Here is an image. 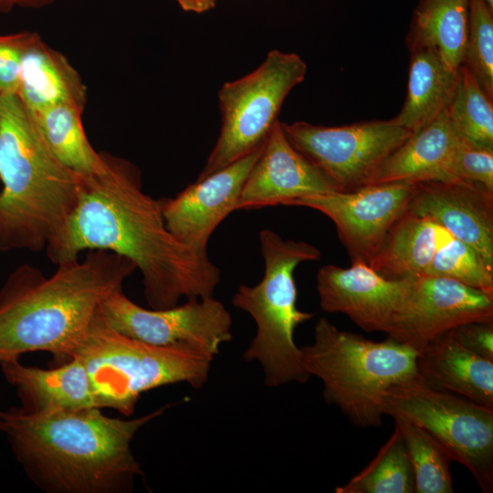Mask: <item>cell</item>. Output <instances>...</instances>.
I'll return each mask as SVG.
<instances>
[{"label": "cell", "instance_id": "11", "mask_svg": "<svg viewBox=\"0 0 493 493\" xmlns=\"http://www.w3.org/2000/svg\"><path fill=\"white\" fill-rule=\"evenodd\" d=\"M100 310L117 332L157 346H189L215 356L232 339V318L213 296L163 309H144L122 289L103 299Z\"/></svg>", "mask_w": 493, "mask_h": 493}, {"label": "cell", "instance_id": "7", "mask_svg": "<svg viewBox=\"0 0 493 493\" xmlns=\"http://www.w3.org/2000/svg\"><path fill=\"white\" fill-rule=\"evenodd\" d=\"M259 242L264 277L254 287L240 286L231 300L257 324L256 336L243 357L262 365L269 387L306 383L310 375L301 348L295 343L294 331L313 318V313L297 308L294 270L302 262L319 260L320 252L304 241L284 240L270 229L259 232Z\"/></svg>", "mask_w": 493, "mask_h": 493}, {"label": "cell", "instance_id": "3", "mask_svg": "<svg viewBox=\"0 0 493 493\" xmlns=\"http://www.w3.org/2000/svg\"><path fill=\"white\" fill-rule=\"evenodd\" d=\"M135 269L127 257L100 249L58 265L47 278L37 267H18L0 289L1 362L31 351L68 362L103 299L122 289Z\"/></svg>", "mask_w": 493, "mask_h": 493}, {"label": "cell", "instance_id": "35", "mask_svg": "<svg viewBox=\"0 0 493 493\" xmlns=\"http://www.w3.org/2000/svg\"><path fill=\"white\" fill-rule=\"evenodd\" d=\"M54 0H0V11L5 12L17 6H39Z\"/></svg>", "mask_w": 493, "mask_h": 493}, {"label": "cell", "instance_id": "14", "mask_svg": "<svg viewBox=\"0 0 493 493\" xmlns=\"http://www.w3.org/2000/svg\"><path fill=\"white\" fill-rule=\"evenodd\" d=\"M263 144L226 167L196 180L175 197L162 199L165 226L180 242L206 252L215 229L236 210L244 183Z\"/></svg>", "mask_w": 493, "mask_h": 493}, {"label": "cell", "instance_id": "36", "mask_svg": "<svg viewBox=\"0 0 493 493\" xmlns=\"http://www.w3.org/2000/svg\"><path fill=\"white\" fill-rule=\"evenodd\" d=\"M488 5L493 9V0H485Z\"/></svg>", "mask_w": 493, "mask_h": 493}, {"label": "cell", "instance_id": "5", "mask_svg": "<svg viewBox=\"0 0 493 493\" xmlns=\"http://www.w3.org/2000/svg\"><path fill=\"white\" fill-rule=\"evenodd\" d=\"M309 374L321 380L327 404L362 428L380 427L393 386L418 377V352L391 338L383 341L344 331L322 317L314 341L301 348Z\"/></svg>", "mask_w": 493, "mask_h": 493}, {"label": "cell", "instance_id": "4", "mask_svg": "<svg viewBox=\"0 0 493 493\" xmlns=\"http://www.w3.org/2000/svg\"><path fill=\"white\" fill-rule=\"evenodd\" d=\"M0 250L46 249L75 210L84 177L52 153L16 93L0 94Z\"/></svg>", "mask_w": 493, "mask_h": 493}, {"label": "cell", "instance_id": "28", "mask_svg": "<svg viewBox=\"0 0 493 493\" xmlns=\"http://www.w3.org/2000/svg\"><path fill=\"white\" fill-rule=\"evenodd\" d=\"M452 126L465 142L493 150V105L473 73L463 64L454 99L447 109Z\"/></svg>", "mask_w": 493, "mask_h": 493}, {"label": "cell", "instance_id": "13", "mask_svg": "<svg viewBox=\"0 0 493 493\" xmlns=\"http://www.w3.org/2000/svg\"><path fill=\"white\" fill-rule=\"evenodd\" d=\"M479 321H493V297L452 278L423 276L412 280L384 333L419 352L453 329Z\"/></svg>", "mask_w": 493, "mask_h": 493}, {"label": "cell", "instance_id": "6", "mask_svg": "<svg viewBox=\"0 0 493 493\" xmlns=\"http://www.w3.org/2000/svg\"><path fill=\"white\" fill-rule=\"evenodd\" d=\"M214 357L189 346H157L124 336L100 308L71 354L86 367L100 408L127 416L149 390L177 383L202 388Z\"/></svg>", "mask_w": 493, "mask_h": 493}, {"label": "cell", "instance_id": "19", "mask_svg": "<svg viewBox=\"0 0 493 493\" xmlns=\"http://www.w3.org/2000/svg\"><path fill=\"white\" fill-rule=\"evenodd\" d=\"M416 366L425 386L493 409V361L467 349L452 330L420 351Z\"/></svg>", "mask_w": 493, "mask_h": 493}, {"label": "cell", "instance_id": "10", "mask_svg": "<svg viewBox=\"0 0 493 493\" xmlns=\"http://www.w3.org/2000/svg\"><path fill=\"white\" fill-rule=\"evenodd\" d=\"M289 143L318 166L339 192L370 184L375 173L412 134L392 120L328 127L280 122Z\"/></svg>", "mask_w": 493, "mask_h": 493}, {"label": "cell", "instance_id": "9", "mask_svg": "<svg viewBox=\"0 0 493 493\" xmlns=\"http://www.w3.org/2000/svg\"><path fill=\"white\" fill-rule=\"evenodd\" d=\"M385 415H402L423 427L463 465L485 493L493 491V409L431 389L414 378L391 388Z\"/></svg>", "mask_w": 493, "mask_h": 493}, {"label": "cell", "instance_id": "27", "mask_svg": "<svg viewBox=\"0 0 493 493\" xmlns=\"http://www.w3.org/2000/svg\"><path fill=\"white\" fill-rule=\"evenodd\" d=\"M408 454L415 493H453V461L446 448L426 430L402 415H393Z\"/></svg>", "mask_w": 493, "mask_h": 493}, {"label": "cell", "instance_id": "17", "mask_svg": "<svg viewBox=\"0 0 493 493\" xmlns=\"http://www.w3.org/2000/svg\"><path fill=\"white\" fill-rule=\"evenodd\" d=\"M407 209L467 244L493 272V191L465 180L415 183Z\"/></svg>", "mask_w": 493, "mask_h": 493}, {"label": "cell", "instance_id": "1", "mask_svg": "<svg viewBox=\"0 0 493 493\" xmlns=\"http://www.w3.org/2000/svg\"><path fill=\"white\" fill-rule=\"evenodd\" d=\"M107 160L103 173L84 177L75 210L46 247L50 261L58 266L95 249L125 257L141 271L153 309L174 307L184 297H212L221 274L207 252L180 242L167 229L162 200L143 193L134 165Z\"/></svg>", "mask_w": 493, "mask_h": 493}, {"label": "cell", "instance_id": "32", "mask_svg": "<svg viewBox=\"0 0 493 493\" xmlns=\"http://www.w3.org/2000/svg\"><path fill=\"white\" fill-rule=\"evenodd\" d=\"M38 34L0 35V94L16 93L24 55Z\"/></svg>", "mask_w": 493, "mask_h": 493}, {"label": "cell", "instance_id": "15", "mask_svg": "<svg viewBox=\"0 0 493 493\" xmlns=\"http://www.w3.org/2000/svg\"><path fill=\"white\" fill-rule=\"evenodd\" d=\"M411 283L385 278L361 261L351 262L346 268L325 265L317 274L320 308L345 314L368 332H385L404 304Z\"/></svg>", "mask_w": 493, "mask_h": 493}, {"label": "cell", "instance_id": "26", "mask_svg": "<svg viewBox=\"0 0 493 493\" xmlns=\"http://www.w3.org/2000/svg\"><path fill=\"white\" fill-rule=\"evenodd\" d=\"M336 493H414L412 465L396 425L372 460Z\"/></svg>", "mask_w": 493, "mask_h": 493}, {"label": "cell", "instance_id": "31", "mask_svg": "<svg viewBox=\"0 0 493 493\" xmlns=\"http://www.w3.org/2000/svg\"><path fill=\"white\" fill-rule=\"evenodd\" d=\"M449 175L451 180L478 183L493 191V150L474 146L459 138Z\"/></svg>", "mask_w": 493, "mask_h": 493}, {"label": "cell", "instance_id": "12", "mask_svg": "<svg viewBox=\"0 0 493 493\" xmlns=\"http://www.w3.org/2000/svg\"><path fill=\"white\" fill-rule=\"evenodd\" d=\"M414 189V183L376 184L352 192L304 196L289 205L312 208L327 215L351 262L370 265L392 226L407 210Z\"/></svg>", "mask_w": 493, "mask_h": 493}, {"label": "cell", "instance_id": "21", "mask_svg": "<svg viewBox=\"0 0 493 493\" xmlns=\"http://www.w3.org/2000/svg\"><path fill=\"white\" fill-rule=\"evenodd\" d=\"M452 236L432 219L407 209L392 226L369 266L388 279L418 278Z\"/></svg>", "mask_w": 493, "mask_h": 493}, {"label": "cell", "instance_id": "2", "mask_svg": "<svg viewBox=\"0 0 493 493\" xmlns=\"http://www.w3.org/2000/svg\"><path fill=\"white\" fill-rule=\"evenodd\" d=\"M171 403L131 419L100 408L34 414L0 410V431L26 476L47 493H128L142 470L131 450L136 433Z\"/></svg>", "mask_w": 493, "mask_h": 493}, {"label": "cell", "instance_id": "20", "mask_svg": "<svg viewBox=\"0 0 493 493\" xmlns=\"http://www.w3.org/2000/svg\"><path fill=\"white\" fill-rule=\"evenodd\" d=\"M447 110L412 133L379 167L371 184L450 181L449 167L458 144Z\"/></svg>", "mask_w": 493, "mask_h": 493}, {"label": "cell", "instance_id": "25", "mask_svg": "<svg viewBox=\"0 0 493 493\" xmlns=\"http://www.w3.org/2000/svg\"><path fill=\"white\" fill-rule=\"evenodd\" d=\"M469 0H420L407 35V45L434 47L446 65L458 70L468 23Z\"/></svg>", "mask_w": 493, "mask_h": 493}, {"label": "cell", "instance_id": "29", "mask_svg": "<svg viewBox=\"0 0 493 493\" xmlns=\"http://www.w3.org/2000/svg\"><path fill=\"white\" fill-rule=\"evenodd\" d=\"M493 99V16L485 0H469L463 63Z\"/></svg>", "mask_w": 493, "mask_h": 493}, {"label": "cell", "instance_id": "16", "mask_svg": "<svg viewBox=\"0 0 493 493\" xmlns=\"http://www.w3.org/2000/svg\"><path fill=\"white\" fill-rule=\"evenodd\" d=\"M339 192L332 181L297 151L278 120L242 187L236 210L289 205L296 199Z\"/></svg>", "mask_w": 493, "mask_h": 493}, {"label": "cell", "instance_id": "34", "mask_svg": "<svg viewBox=\"0 0 493 493\" xmlns=\"http://www.w3.org/2000/svg\"><path fill=\"white\" fill-rule=\"evenodd\" d=\"M180 7L186 12L204 13L211 10L216 0H175Z\"/></svg>", "mask_w": 493, "mask_h": 493}, {"label": "cell", "instance_id": "22", "mask_svg": "<svg viewBox=\"0 0 493 493\" xmlns=\"http://www.w3.org/2000/svg\"><path fill=\"white\" fill-rule=\"evenodd\" d=\"M407 47V95L401 110L391 120L414 133L448 109L456 94L459 69L449 68L432 47Z\"/></svg>", "mask_w": 493, "mask_h": 493}, {"label": "cell", "instance_id": "30", "mask_svg": "<svg viewBox=\"0 0 493 493\" xmlns=\"http://www.w3.org/2000/svg\"><path fill=\"white\" fill-rule=\"evenodd\" d=\"M425 276L452 278L493 297V272L475 249L454 236L436 251Z\"/></svg>", "mask_w": 493, "mask_h": 493}, {"label": "cell", "instance_id": "37", "mask_svg": "<svg viewBox=\"0 0 493 493\" xmlns=\"http://www.w3.org/2000/svg\"><path fill=\"white\" fill-rule=\"evenodd\" d=\"M0 362H1V357H0ZM0 433H1V431H0Z\"/></svg>", "mask_w": 493, "mask_h": 493}, {"label": "cell", "instance_id": "33", "mask_svg": "<svg viewBox=\"0 0 493 493\" xmlns=\"http://www.w3.org/2000/svg\"><path fill=\"white\" fill-rule=\"evenodd\" d=\"M452 332L467 349L493 361V321L465 323Z\"/></svg>", "mask_w": 493, "mask_h": 493}, {"label": "cell", "instance_id": "23", "mask_svg": "<svg viewBox=\"0 0 493 493\" xmlns=\"http://www.w3.org/2000/svg\"><path fill=\"white\" fill-rule=\"evenodd\" d=\"M16 95L28 113L34 114L63 102L85 106L87 89L67 58L38 35L24 55Z\"/></svg>", "mask_w": 493, "mask_h": 493}, {"label": "cell", "instance_id": "8", "mask_svg": "<svg viewBox=\"0 0 493 493\" xmlns=\"http://www.w3.org/2000/svg\"><path fill=\"white\" fill-rule=\"evenodd\" d=\"M307 65L297 54L270 50L246 76L218 91L219 137L197 180L246 155L266 141L291 89L302 82Z\"/></svg>", "mask_w": 493, "mask_h": 493}, {"label": "cell", "instance_id": "18", "mask_svg": "<svg viewBox=\"0 0 493 493\" xmlns=\"http://www.w3.org/2000/svg\"><path fill=\"white\" fill-rule=\"evenodd\" d=\"M5 380L16 389L21 408L34 414L100 408L84 364L78 358L52 369L26 366L19 358L0 362Z\"/></svg>", "mask_w": 493, "mask_h": 493}, {"label": "cell", "instance_id": "24", "mask_svg": "<svg viewBox=\"0 0 493 493\" xmlns=\"http://www.w3.org/2000/svg\"><path fill=\"white\" fill-rule=\"evenodd\" d=\"M84 107L63 102L29 115L56 158L79 175L89 177L103 173L108 160L87 138L81 121Z\"/></svg>", "mask_w": 493, "mask_h": 493}]
</instances>
